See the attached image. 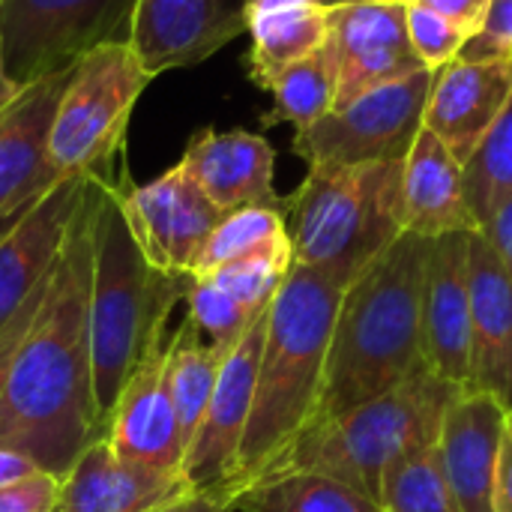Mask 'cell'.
<instances>
[{"mask_svg":"<svg viewBox=\"0 0 512 512\" xmlns=\"http://www.w3.org/2000/svg\"><path fill=\"white\" fill-rule=\"evenodd\" d=\"M408 3H420L438 15H444L447 21H453L456 27H462L468 36H477L489 9V0H408Z\"/></svg>","mask_w":512,"mask_h":512,"instance_id":"cell-37","label":"cell"},{"mask_svg":"<svg viewBox=\"0 0 512 512\" xmlns=\"http://www.w3.org/2000/svg\"><path fill=\"white\" fill-rule=\"evenodd\" d=\"M228 510L240 512H384L378 501L312 471L276 474L240 492Z\"/></svg>","mask_w":512,"mask_h":512,"instance_id":"cell-26","label":"cell"},{"mask_svg":"<svg viewBox=\"0 0 512 512\" xmlns=\"http://www.w3.org/2000/svg\"><path fill=\"white\" fill-rule=\"evenodd\" d=\"M180 165L222 210L285 207L276 195V150L249 129H201L189 138Z\"/></svg>","mask_w":512,"mask_h":512,"instance_id":"cell-19","label":"cell"},{"mask_svg":"<svg viewBox=\"0 0 512 512\" xmlns=\"http://www.w3.org/2000/svg\"><path fill=\"white\" fill-rule=\"evenodd\" d=\"M0 228H3V225H0Z\"/></svg>","mask_w":512,"mask_h":512,"instance_id":"cell-44","label":"cell"},{"mask_svg":"<svg viewBox=\"0 0 512 512\" xmlns=\"http://www.w3.org/2000/svg\"><path fill=\"white\" fill-rule=\"evenodd\" d=\"M99 177H90L48 294L12 360L0 405V447L27 453L60 480L93 441L105 438L93 393L90 342Z\"/></svg>","mask_w":512,"mask_h":512,"instance_id":"cell-1","label":"cell"},{"mask_svg":"<svg viewBox=\"0 0 512 512\" xmlns=\"http://www.w3.org/2000/svg\"><path fill=\"white\" fill-rule=\"evenodd\" d=\"M512 102L510 60H453L435 72L423 126L465 165Z\"/></svg>","mask_w":512,"mask_h":512,"instance_id":"cell-18","label":"cell"},{"mask_svg":"<svg viewBox=\"0 0 512 512\" xmlns=\"http://www.w3.org/2000/svg\"><path fill=\"white\" fill-rule=\"evenodd\" d=\"M108 441L129 465L183 477L186 444L168 390V342L153 348L123 387L108 423Z\"/></svg>","mask_w":512,"mask_h":512,"instance_id":"cell-16","label":"cell"},{"mask_svg":"<svg viewBox=\"0 0 512 512\" xmlns=\"http://www.w3.org/2000/svg\"><path fill=\"white\" fill-rule=\"evenodd\" d=\"M483 234H486L489 243L495 246L498 258L504 261V267H507V273H510L512 279V198H507V201L498 207V213L489 219V225L483 228Z\"/></svg>","mask_w":512,"mask_h":512,"instance_id":"cell-39","label":"cell"},{"mask_svg":"<svg viewBox=\"0 0 512 512\" xmlns=\"http://www.w3.org/2000/svg\"><path fill=\"white\" fill-rule=\"evenodd\" d=\"M63 480L39 471L9 489H0V512H57Z\"/></svg>","mask_w":512,"mask_h":512,"instance_id":"cell-35","label":"cell"},{"mask_svg":"<svg viewBox=\"0 0 512 512\" xmlns=\"http://www.w3.org/2000/svg\"><path fill=\"white\" fill-rule=\"evenodd\" d=\"M471 234L432 240L420 315L423 366L462 390L471 375Z\"/></svg>","mask_w":512,"mask_h":512,"instance_id":"cell-15","label":"cell"},{"mask_svg":"<svg viewBox=\"0 0 512 512\" xmlns=\"http://www.w3.org/2000/svg\"><path fill=\"white\" fill-rule=\"evenodd\" d=\"M459 393L462 387L420 366L390 393L300 432L258 480L312 471L378 501L384 471L408 450L438 441L444 414Z\"/></svg>","mask_w":512,"mask_h":512,"instance_id":"cell-5","label":"cell"},{"mask_svg":"<svg viewBox=\"0 0 512 512\" xmlns=\"http://www.w3.org/2000/svg\"><path fill=\"white\" fill-rule=\"evenodd\" d=\"M42 468L27 456V453H18V450H9V447H0V489H9L33 474H39Z\"/></svg>","mask_w":512,"mask_h":512,"instance_id":"cell-40","label":"cell"},{"mask_svg":"<svg viewBox=\"0 0 512 512\" xmlns=\"http://www.w3.org/2000/svg\"><path fill=\"white\" fill-rule=\"evenodd\" d=\"M378 504L384 512H462L438 441L408 450L384 471Z\"/></svg>","mask_w":512,"mask_h":512,"instance_id":"cell-28","label":"cell"},{"mask_svg":"<svg viewBox=\"0 0 512 512\" xmlns=\"http://www.w3.org/2000/svg\"><path fill=\"white\" fill-rule=\"evenodd\" d=\"M135 0H0L3 60L27 87L72 69L90 51L129 42Z\"/></svg>","mask_w":512,"mask_h":512,"instance_id":"cell-9","label":"cell"},{"mask_svg":"<svg viewBox=\"0 0 512 512\" xmlns=\"http://www.w3.org/2000/svg\"><path fill=\"white\" fill-rule=\"evenodd\" d=\"M249 0H135L129 48L150 78L189 69L249 30Z\"/></svg>","mask_w":512,"mask_h":512,"instance_id":"cell-12","label":"cell"},{"mask_svg":"<svg viewBox=\"0 0 512 512\" xmlns=\"http://www.w3.org/2000/svg\"><path fill=\"white\" fill-rule=\"evenodd\" d=\"M225 357L228 354L216 351L213 345H207L201 339V333L195 330V324L189 318L168 339V390H171V402L177 411V423H180L186 450L204 420V411L216 390L219 369H222Z\"/></svg>","mask_w":512,"mask_h":512,"instance_id":"cell-25","label":"cell"},{"mask_svg":"<svg viewBox=\"0 0 512 512\" xmlns=\"http://www.w3.org/2000/svg\"><path fill=\"white\" fill-rule=\"evenodd\" d=\"M186 306H189V321L195 324L201 339L222 354H231V348L243 339V333L258 318L255 312L240 306L234 297H228L204 276H192V285L186 291Z\"/></svg>","mask_w":512,"mask_h":512,"instance_id":"cell-32","label":"cell"},{"mask_svg":"<svg viewBox=\"0 0 512 512\" xmlns=\"http://www.w3.org/2000/svg\"><path fill=\"white\" fill-rule=\"evenodd\" d=\"M291 264H294V252H291V237H288V240H279V243L258 249L246 258L222 264L213 273H207L204 279H210L216 288H222L228 297H234L249 312L261 315L270 309L273 297L285 285Z\"/></svg>","mask_w":512,"mask_h":512,"instance_id":"cell-31","label":"cell"},{"mask_svg":"<svg viewBox=\"0 0 512 512\" xmlns=\"http://www.w3.org/2000/svg\"><path fill=\"white\" fill-rule=\"evenodd\" d=\"M324 6H345V3H408V0H318Z\"/></svg>","mask_w":512,"mask_h":512,"instance_id":"cell-43","label":"cell"},{"mask_svg":"<svg viewBox=\"0 0 512 512\" xmlns=\"http://www.w3.org/2000/svg\"><path fill=\"white\" fill-rule=\"evenodd\" d=\"M54 273V270H51ZM48 282H51V276L42 282V288L18 309V315L0 330V405H3V393H6V381H9V372H12V360H15V354H18V348H21V342H24V336H27V330H30V324H33V318H36V312H39V306H42V300H45V294H48Z\"/></svg>","mask_w":512,"mask_h":512,"instance_id":"cell-36","label":"cell"},{"mask_svg":"<svg viewBox=\"0 0 512 512\" xmlns=\"http://www.w3.org/2000/svg\"><path fill=\"white\" fill-rule=\"evenodd\" d=\"M72 69L21 87V93L0 111V225L15 219L57 183L45 156L48 129Z\"/></svg>","mask_w":512,"mask_h":512,"instance_id":"cell-17","label":"cell"},{"mask_svg":"<svg viewBox=\"0 0 512 512\" xmlns=\"http://www.w3.org/2000/svg\"><path fill=\"white\" fill-rule=\"evenodd\" d=\"M270 93L273 108L264 114V126L291 123L294 132H303L324 114H330L336 108V57L330 42H324L315 54L303 57L291 69H285L273 81Z\"/></svg>","mask_w":512,"mask_h":512,"instance_id":"cell-27","label":"cell"},{"mask_svg":"<svg viewBox=\"0 0 512 512\" xmlns=\"http://www.w3.org/2000/svg\"><path fill=\"white\" fill-rule=\"evenodd\" d=\"M405 231L438 240L444 234L480 231L462 183V162L423 126L402 168Z\"/></svg>","mask_w":512,"mask_h":512,"instance_id":"cell-23","label":"cell"},{"mask_svg":"<svg viewBox=\"0 0 512 512\" xmlns=\"http://www.w3.org/2000/svg\"><path fill=\"white\" fill-rule=\"evenodd\" d=\"M150 81L129 42L102 45L78 60L48 129L51 177L111 174L123 165L126 126Z\"/></svg>","mask_w":512,"mask_h":512,"instance_id":"cell-7","label":"cell"},{"mask_svg":"<svg viewBox=\"0 0 512 512\" xmlns=\"http://www.w3.org/2000/svg\"><path fill=\"white\" fill-rule=\"evenodd\" d=\"M21 93V84L12 81L9 69H6V60H3V42H0V111Z\"/></svg>","mask_w":512,"mask_h":512,"instance_id":"cell-42","label":"cell"},{"mask_svg":"<svg viewBox=\"0 0 512 512\" xmlns=\"http://www.w3.org/2000/svg\"><path fill=\"white\" fill-rule=\"evenodd\" d=\"M495 512H512V411L507 414L504 438H501V453H498Z\"/></svg>","mask_w":512,"mask_h":512,"instance_id":"cell-38","label":"cell"},{"mask_svg":"<svg viewBox=\"0 0 512 512\" xmlns=\"http://www.w3.org/2000/svg\"><path fill=\"white\" fill-rule=\"evenodd\" d=\"M405 162L318 165L285 198L294 264L324 270L345 288L405 234Z\"/></svg>","mask_w":512,"mask_h":512,"instance_id":"cell-6","label":"cell"},{"mask_svg":"<svg viewBox=\"0 0 512 512\" xmlns=\"http://www.w3.org/2000/svg\"><path fill=\"white\" fill-rule=\"evenodd\" d=\"M471 375L465 393H489L512 411V279L483 231L471 234Z\"/></svg>","mask_w":512,"mask_h":512,"instance_id":"cell-20","label":"cell"},{"mask_svg":"<svg viewBox=\"0 0 512 512\" xmlns=\"http://www.w3.org/2000/svg\"><path fill=\"white\" fill-rule=\"evenodd\" d=\"M327 42L336 57V108L423 69L408 39L405 3L330 6Z\"/></svg>","mask_w":512,"mask_h":512,"instance_id":"cell-13","label":"cell"},{"mask_svg":"<svg viewBox=\"0 0 512 512\" xmlns=\"http://www.w3.org/2000/svg\"><path fill=\"white\" fill-rule=\"evenodd\" d=\"M267 315L270 309L252 321V327L225 357L216 390L204 411V420L183 459V477L192 486V492L216 495L222 504H225V489L237 468L240 444H243L252 402H255L258 366H261V351H264V336H267Z\"/></svg>","mask_w":512,"mask_h":512,"instance_id":"cell-11","label":"cell"},{"mask_svg":"<svg viewBox=\"0 0 512 512\" xmlns=\"http://www.w3.org/2000/svg\"><path fill=\"white\" fill-rule=\"evenodd\" d=\"M246 24L252 39L246 54L249 78L261 90H270L285 69L327 42L330 6L318 0H249Z\"/></svg>","mask_w":512,"mask_h":512,"instance_id":"cell-24","label":"cell"},{"mask_svg":"<svg viewBox=\"0 0 512 512\" xmlns=\"http://www.w3.org/2000/svg\"><path fill=\"white\" fill-rule=\"evenodd\" d=\"M432 81L435 72L420 69L402 81L360 93L309 129L294 132V156H300L309 168L405 162L423 132Z\"/></svg>","mask_w":512,"mask_h":512,"instance_id":"cell-8","label":"cell"},{"mask_svg":"<svg viewBox=\"0 0 512 512\" xmlns=\"http://www.w3.org/2000/svg\"><path fill=\"white\" fill-rule=\"evenodd\" d=\"M429 252L432 240L405 231L345 288L309 426L390 393L423 366L420 315Z\"/></svg>","mask_w":512,"mask_h":512,"instance_id":"cell-2","label":"cell"},{"mask_svg":"<svg viewBox=\"0 0 512 512\" xmlns=\"http://www.w3.org/2000/svg\"><path fill=\"white\" fill-rule=\"evenodd\" d=\"M117 192L126 225L144 258L162 273L192 276L201 249L225 213L204 195L186 168L177 162L144 186L129 183V174L123 171Z\"/></svg>","mask_w":512,"mask_h":512,"instance_id":"cell-10","label":"cell"},{"mask_svg":"<svg viewBox=\"0 0 512 512\" xmlns=\"http://www.w3.org/2000/svg\"><path fill=\"white\" fill-rule=\"evenodd\" d=\"M512 57V0H489L483 27L468 39L459 60H510Z\"/></svg>","mask_w":512,"mask_h":512,"instance_id":"cell-34","label":"cell"},{"mask_svg":"<svg viewBox=\"0 0 512 512\" xmlns=\"http://www.w3.org/2000/svg\"><path fill=\"white\" fill-rule=\"evenodd\" d=\"M90 177L57 180L45 195L0 228V330L57 267Z\"/></svg>","mask_w":512,"mask_h":512,"instance_id":"cell-14","label":"cell"},{"mask_svg":"<svg viewBox=\"0 0 512 512\" xmlns=\"http://www.w3.org/2000/svg\"><path fill=\"white\" fill-rule=\"evenodd\" d=\"M156 512H228L225 504L216 498V495H207V492H189L183 498H177L174 504L162 507Z\"/></svg>","mask_w":512,"mask_h":512,"instance_id":"cell-41","label":"cell"},{"mask_svg":"<svg viewBox=\"0 0 512 512\" xmlns=\"http://www.w3.org/2000/svg\"><path fill=\"white\" fill-rule=\"evenodd\" d=\"M342 297L345 285L330 273L291 264L267 315L255 402L234 477L225 489V507L312 423Z\"/></svg>","mask_w":512,"mask_h":512,"instance_id":"cell-3","label":"cell"},{"mask_svg":"<svg viewBox=\"0 0 512 512\" xmlns=\"http://www.w3.org/2000/svg\"><path fill=\"white\" fill-rule=\"evenodd\" d=\"M507 408L489 393H459L444 414L438 447L462 512H495L498 453Z\"/></svg>","mask_w":512,"mask_h":512,"instance_id":"cell-21","label":"cell"},{"mask_svg":"<svg viewBox=\"0 0 512 512\" xmlns=\"http://www.w3.org/2000/svg\"><path fill=\"white\" fill-rule=\"evenodd\" d=\"M126 168L99 177L96 237H93V288H90V342H93V393L108 435L117 399L144 357L168 342L165 324L177 300H186L189 273H162L138 249L123 207L120 177Z\"/></svg>","mask_w":512,"mask_h":512,"instance_id":"cell-4","label":"cell"},{"mask_svg":"<svg viewBox=\"0 0 512 512\" xmlns=\"http://www.w3.org/2000/svg\"><path fill=\"white\" fill-rule=\"evenodd\" d=\"M279 240H288L285 207H243L225 213V219L210 234L192 276H207L222 264L246 258L258 249H267Z\"/></svg>","mask_w":512,"mask_h":512,"instance_id":"cell-30","label":"cell"},{"mask_svg":"<svg viewBox=\"0 0 512 512\" xmlns=\"http://www.w3.org/2000/svg\"><path fill=\"white\" fill-rule=\"evenodd\" d=\"M462 183L465 201L483 231L498 207L512 198V102L462 165Z\"/></svg>","mask_w":512,"mask_h":512,"instance_id":"cell-29","label":"cell"},{"mask_svg":"<svg viewBox=\"0 0 512 512\" xmlns=\"http://www.w3.org/2000/svg\"><path fill=\"white\" fill-rule=\"evenodd\" d=\"M405 21L411 48L429 72H441L447 63H453L471 39L462 27L420 3H405Z\"/></svg>","mask_w":512,"mask_h":512,"instance_id":"cell-33","label":"cell"},{"mask_svg":"<svg viewBox=\"0 0 512 512\" xmlns=\"http://www.w3.org/2000/svg\"><path fill=\"white\" fill-rule=\"evenodd\" d=\"M189 492L186 477L156 474L120 459L105 435L63 477L57 512H156Z\"/></svg>","mask_w":512,"mask_h":512,"instance_id":"cell-22","label":"cell"}]
</instances>
